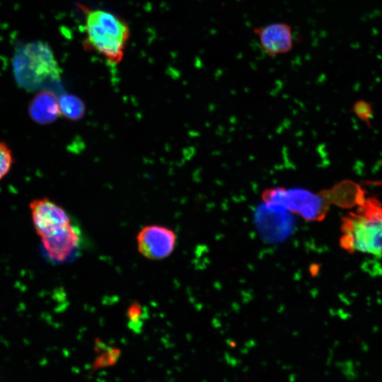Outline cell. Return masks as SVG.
<instances>
[{
    "label": "cell",
    "instance_id": "2",
    "mask_svg": "<svg viewBox=\"0 0 382 382\" xmlns=\"http://www.w3.org/2000/svg\"><path fill=\"white\" fill-rule=\"evenodd\" d=\"M341 230L345 250L382 255V205L377 199L365 198L356 212L342 218Z\"/></svg>",
    "mask_w": 382,
    "mask_h": 382
},
{
    "label": "cell",
    "instance_id": "3",
    "mask_svg": "<svg viewBox=\"0 0 382 382\" xmlns=\"http://www.w3.org/2000/svg\"><path fill=\"white\" fill-rule=\"evenodd\" d=\"M85 12V48L96 51L109 62L117 64L129 37V28L115 13L82 6Z\"/></svg>",
    "mask_w": 382,
    "mask_h": 382
},
{
    "label": "cell",
    "instance_id": "7",
    "mask_svg": "<svg viewBox=\"0 0 382 382\" xmlns=\"http://www.w3.org/2000/svg\"><path fill=\"white\" fill-rule=\"evenodd\" d=\"M137 240L138 249L144 257L151 260H161L173 252L176 237L170 229L153 225L144 227Z\"/></svg>",
    "mask_w": 382,
    "mask_h": 382
},
{
    "label": "cell",
    "instance_id": "5",
    "mask_svg": "<svg viewBox=\"0 0 382 382\" xmlns=\"http://www.w3.org/2000/svg\"><path fill=\"white\" fill-rule=\"evenodd\" d=\"M29 207L34 228L41 240L58 235L74 224L68 213L48 198L33 199Z\"/></svg>",
    "mask_w": 382,
    "mask_h": 382
},
{
    "label": "cell",
    "instance_id": "6",
    "mask_svg": "<svg viewBox=\"0 0 382 382\" xmlns=\"http://www.w3.org/2000/svg\"><path fill=\"white\" fill-rule=\"evenodd\" d=\"M255 222L262 237L270 242L282 241L289 235L293 226L288 210L265 202L256 209Z\"/></svg>",
    "mask_w": 382,
    "mask_h": 382
},
{
    "label": "cell",
    "instance_id": "14",
    "mask_svg": "<svg viewBox=\"0 0 382 382\" xmlns=\"http://www.w3.org/2000/svg\"><path fill=\"white\" fill-rule=\"evenodd\" d=\"M354 114L369 127H371V120L373 117V110L371 103L364 100H357L352 108Z\"/></svg>",
    "mask_w": 382,
    "mask_h": 382
},
{
    "label": "cell",
    "instance_id": "1",
    "mask_svg": "<svg viewBox=\"0 0 382 382\" xmlns=\"http://www.w3.org/2000/svg\"><path fill=\"white\" fill-rule=\"evenodd\" d=\"M13 71L19 86L28 91L49 90L58 83L61 70L50 47L42 41H33L17 47Z\"/></svg>",
    "mask_w": 382,
    "mask_h": 382
},
{
    "label": "cell",
    "instance_id": "8",
    "mask_svg": "<svg viewBox=\"0 0 382 382\" xmlns=\"http://www.w3.org/2000/svg\"><path fill=\"white\" fill-rule=\"evenodd\" d=\"M41 241L47 257L57 263L74 259L84 243L82 232L74 224L64 232Z\"/></svg>",
    "mask_w": 382,
    "mask_h": 382
},
{
    "label": "cell",
    "instance_id": "12",
    "mask_svg": "<svg viewBox=\"0 0 382 382\" xmlns=\"http://www.w3.org/2000/svg\"><path fill=\"white\" fill-rule=\"evenodd\" d=\"M58 99L60 112L66 118L77 120L83 117L86 108L83 102L78 96L66 93Z\"/></svg>",
    "mask_w": 382,
    "mask_h": 382
},
{
    "label": "cell",
    "instance_id": "11",
    "mask_svg": "<svg viewBox=\"0 0 382 382\" xmlns=\"http://www.w3.org/2000/svg\"><path fill=\"white\" fill-rule=\"evenodd\" d=\"M323 195L328 201L343 207L359 205L365 199L363 189L350 180L341 182L332 189L323 192Z\"/></svg>",
    "mask_w": 382,
    "mask_h": 382
},
{
    "label": "cell",
    "instance_id": "10",
    "mask_svg": "<svg viewBox=\"0 0 382 382\" xmlns=\"http://www.w3.org/2000/svg\"><path fill=\"white\" fill-rule=\"evenodd\" d=\"M28 113L32 120L40 125L54 122L61 114L56 94L49 90L37 92L28 105Z\"/></svg>",
    "mask_w": 382,
    "mask_h": 382
},
{
    "label": "cell",
    "instance_id": "15",
    "mask_svg": "<svg viewBox=\"0 0 382 382\" xmlns=\"http://www.w3.org/2000/svg\"><path fill=\"white\" fill-rule=\"evenodd\" d=\"M128 311L130 323L136 324V323H137L141 321L142 313L141 308L139 305L136 303L132 305Z\"/></svg>",
    "mask_w": 382,
    "mask_h": 382
},
{
    "label": "cell",
    "instance_id": "4",
    "mask_svg": "<svg viewBox=\"0 0 382 382\" xmlns=\"http://www.w3.org/2000/svg\"><path fill=\"white\" fill-rule=\"evenodd\" d=\"M262 198L265 203L282 207L290 212L298 213L308 221L322 220L327 213L329 204L322 193L316 195L299 187L268 188L262 192Z\"/></svg>",
    "mask_w": 382,
    "mask_h": 382
},
{
    "label": "cell",
    "instance_id": "9",
    "mask_svg": "<svg viewBox=\"0 0 382 382\" xmlns=\"http://www.w3.org/2000/svg\"><path fill=\"white\" fill-rule=\"evenodd\" d=\"M253 32L258 37L262 48L269 56L287 53L293 47L292 28L287 23H274L255 27Z\"/></svg>",
    "mask_w": 382,
    "mask_h": 382
},
{
    "label": "cell",
    "instance_id": "13",
    "mask_svg": "<svg viewBox=\"0 0 382 382\" xmlns=\"http://www.w3.org/2000/svg\"><path fill=\"white\" fill-rule=\"evenodd\" d=\"M13 158L11 150L4 142H0V180L10 170Z\"/></svg>",
    "mask_w": 382,
    "mask_h": 382
}]
</instances>
